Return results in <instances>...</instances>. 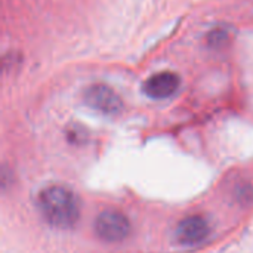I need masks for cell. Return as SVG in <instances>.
Segmentation results:
<instances>
[{
    "label": "cell",
    "instance_id": "obj_1",
    "mask_svg": "<svg viewBox=\"0 0 253 253\" xmlns=\"http://www.w3.org/2000/svg\"><path fill=\"white\" fill-rule=\"evenodd\" d=\"M39 208L49 224L58 228H71L80 216L76 196L64 187H49L39 196Z\"/></svg>",
    "mask_w": 253,
    "mask_h": 253
},
{
    "label": "cell",
    "instance_id": "obj_2",
    "mask_svg": "<svg viewBox=\"0 0 253 253\" xmlns=\"http://www.w3.org/2000/svg\"><path fill=\"white\" fill-rule=\"evenodd\" d=\"M95 230L102 240L108 243H117L129 236L130 224L122 212L110 209L98 215Z\"/></svg>",
    "mask_w": 253,
    "mask_h": 253
},
{
    "label": "cell",
    "instance_id": "obj_3",
    "mask_svg": "<svg viewBox=\"0 0 253 253\" xmlns=\"http://www.w3.org/2000/svg\"><path fill=\"white\" fill-rule=\"evenodd\" d=\"M84 101L87 105L104 114H117L122 110L120 98L114 93V90L104 84H96L87 89L84 93Z\"/></svg>",
    "mask_w": 253,
    "mask_h": 253
},
{
    "label": "cell",
    "instance_id": "obj_4",
    "mask_svg": "<svg viewBox=\"0 0 253 253\" xmlns=\"http://www.w3.org/2000/svg\"><path fill=\"white\" fill-rule=\"evenodd\" d=\"M179 87V77L175 73H159L144 83V92L153 99H165L172 96Z\"/></svg>",
    "mask_w": 253,
    "mask_h": 253
},
{
    "label": "cell",
    "instance_id": "obj_5",
    "mask_svg": "<svg viewBox=\"0 0 253 253\" xmlns=\"http://www.w3.org/2000/svg\"><path fill=\"white\" fill-rule=\"evenodd\" d=\"M211 233L209 224L200 216H191L184 219L176 228V240L181 245L193 246L203 242Z\"/></svg>",
    "mask_w": 253,
    "mask_h": 253
}]
</instances>
